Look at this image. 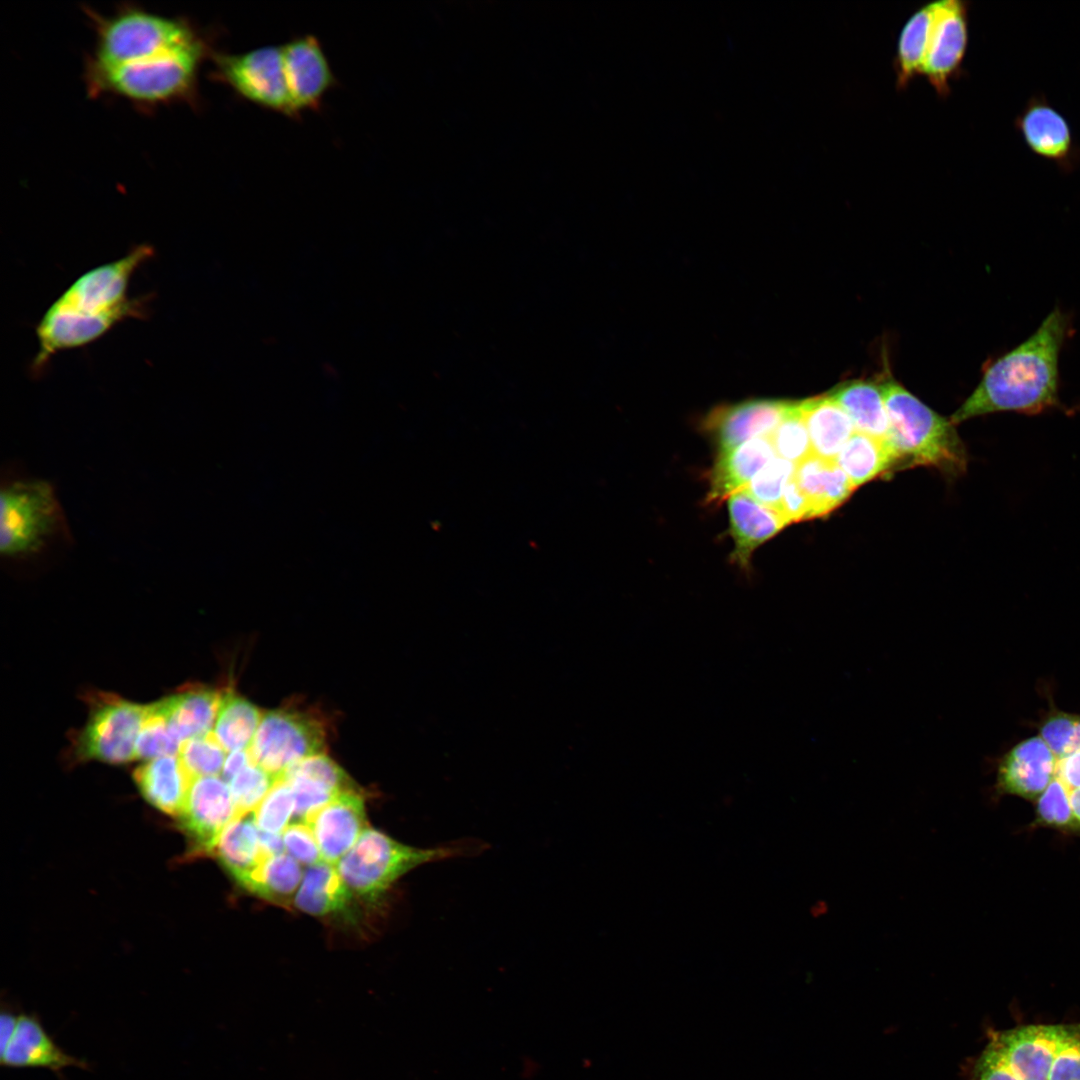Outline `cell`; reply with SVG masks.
<instances>
[{"mask_svg":"<svg viewBox=\"0 0 1080 1080\" xmlns=\"http://www.w3.org/2000/svg\"><path fill=\"white\" fill-rule=\"evenodd\" d=\"M794 480L810 503L812 519L830 514L855 490L836 461L813 453L796 464Z\"/></svg>","mask_w":1080,"mask_h":1080,"instance_id":"cell-23","label":"cell"},{"mask_svg":"<svg viewBox=\"0 0 1080 1080\" xmlns=\"http://www.w3.org/2000/svg\"><path fill=\"white\" fill-rule=\"evenodd\" d=\"M178 816L195 849L211 853L238 814L228 783L219 776H203L193 779Z\"/></svg>","mask_w":1080,"mask_h":1080,"instance_id":"cell-15","label":"cell"},{"mask_svg":"<svg viewBox=\"0 0 1080 1080\" xmlns=\"http://www.w3.org/2000/svg\"><path fill=\"white\" fill-rule=\"evenodd\" d=\"M133 777L144 798L169 815L180 814L194 779L178 755L148 760Z\"/></svg>","mask_w":1080,"mask_h":1080,"instance_id":"cell-24","label":"cell"},{"mask_svg":"<svg viewBox=\"0 0 1080 1080\" xmlns=\"http://www.w3.org/2000/svg\"><path fill=\"white\" fill-rule=\"evenodd\" d=\"M780 512L789 523L812 519L811 506L806 496L799 489L794 477L787 483L781 503Z\"/></svg>","mask_w":1080,"mask_h":1080,"instance_id":"cell-43","label":"cell"},{"mask_svg":"<svg viewBox=\"0 0 1080 1080\" xmlns=\"http://www.w3.org/2000/svg\"><path fill=\"white\" fill-rule=\"evenodd\" d=\"M181 742L174 735L156 703L150 705L135 746V758L151 760L178 755Z\"/></svg>","mask_w":1080,"mask_h":1080,"instance_id":"cell-35","label":"cell"},{"mask_svg":"<svg viewBox=\"0 0 1080 1080\" xmlns=\"http://www.w3.org/2000/svg\"><path fill=\"white\" fill-rule=\"evenodd\" d=\"M210 58L212 80L230 88L242 100L299 120L286 83L282 45H267L237 54L213 51Z\"/></svg>","mask_w":1080,"mask_h":1080,"instance_id":"cell-9","label":"cell"},{"mask_svg":"<svg viewBox=\"0 0 1080 1080\" xmlns=\"http://www.w3.org/2000/svg\"><path fill=\"white\" fill-rule=\"evenodd\" d=\"M1055 757L1056 769L1053 778L1059 780L1068 791L1080 788V743L1075 739V730L1070 744L1061 753L1055 754Z\"/></svg>","mask_w":1080,"mask_h":1080,"instance_id":"cell-42","label":"cell"},{"mask_svg":"<svg viewBox=\"0 0 1080 1080\" xmlns=\"http://www.w3.org/2000/svg\"><path fill=\"white\" fill-rule=\"evenodd\" d=\"M153 255L151 245L140 244L75 279L36 325L38 350L32 373L39 375L58 352L91 344L126 319L145 318L151 296L130 298L128 287L133 274Z\"/></svg>","mask_w":1080,"mask_h":1080,"instance_id":"cell-1","label":"cell"},{"mask_svg":"<svg viewBox=\"0 0 1080 1080\" xmlns=\"http://www.w3.org/2000/svg\"><path fill=\"white\" fill-rule=\"evenodd\" d=\"M727 499L734 541L731 558L747 568L753 552L790 523L779 510L761 504L744 489Z\"/></svg>","mask_w":1080,"mask_h":1080,"instance_id":"cell-20","label":"cell"},{"mask_svg":"<svg viewBox=\"0 0 1080 1080\" xmlns=\"http://www.w3.org/2000/svg\"><path fill=\"white\" fill-rule=\"evenodd\" d=\"M17 1021H18V1017L16 1015L8 1013V1012L7 1013H2L1 1021H0V1023H1L0 1024V1029H1V1037H0L1 1051L4 1050L5 1047L8 1045V1043L10 1042V1040H11L13 1034H14V1031H15V1028H16V1025H17Z\"/></svg>","mask_w":1080,"mask_h":1080,"instance_id":"cell-45","label":"cell"},{"mask_svg":"<svg viewBox=\"0 0 1080 1080\" xmlns=\"http://www.w3.org/2000/svg\"><path fill=\"white\" fill-rule=\"evenodd\" d=\"M301 882L299 862L281 853L264 858L240 886L273 904L289 907Z\"/></svg>","mask_w":1080,"mask_h":1080,"instance_id":"cell-31","label":"cell"},{"mask_svg":"<svg viewBox=\"0 0 1080 1080\" xmlns=\"http://www.w3.org/2000/svg\"><path fill=\"white\" fill-rule=\"evenodd\" d=\"M295 813V799L288 783L277 781L253 811L254 821L262 832L282 834Z\"/></svg>","mask_w":1080,"mask_h":1080,"instance_id":"cell-39","label":"cell"},{"mask_svg":"<svg viewBox=\"0 0 1080 1080\" xmlns=\"http://www.w3.org/2000/svg\"><path fill=\"white\" fill-rule=\"evenodd\" d=\"M150 705L107 696L91 711L79 734L77 752L85 759L124 763L135 758V746Z\"/></svg>","mask_w":1080,"mask_h":1080,"instance_id":"cell-11","label":"cell"},{"mask_svg":"<svg viewBox=\"0 0 1080 1080\" xmlns=\"http://www.w3.org/2000/svg\"><path fill=\"white\" fill-rule=\"evenodd\" d=\"M483 848L480 842L472 840L435 848H417L403 844L379 830L367 828L336 865L353 895L374 901L402 876L420 865L471 855Z\"/></svg>","mask_w":1080,"mask_h":1080,"instance_id":"cell-7","label":"cell"},{"mask_svg":"<svg viewBox=\"0 0 1080 1080\" xmlns=\"http://www.w3.org/2000/svg\"><path fill=\"white\" fill-rule=\"evenodd\" d=\"M1014 127L1027 149L1054 164L1062 173H1072L1080 165V146L1071 126L1043 94L1031 96L1014 120Z\"/></svg>","mask_w":1080,"mask_h":1080,"instance_id":"cell-13","label":"cell"},{"mask_svg":"<svg viewBox=\"0 0 1080 1080\" xmlns=\"http://www.w3.org/2000/svg\"><path fill=\"white\" fill-rule=\"evenodd\" d=\"M827 394L844 409L857 432L888 440L889 419L880 383L850 380Z\"/></svg>","mask_w":1080,"mask_h":1080,"instance_id":"cell-27","label":"cell"},{"mask_svg":"<svg viewBox=\"0 0 1080 1080\" xmlns=\"http://www.w3.org/2000/svg\"><path fill=\"white\" fill-rule=\"evenodd\" d=\"M1036 800L1035 822L1038 825L1078 830L1070 807L1068 790L1059 780L1053 778Z\"/></svg>","mask_w":1080,"mask_h":1080,"instance_id":"cell-40","label":"cell"},{"mask_svg":"<svg viewBox=\"0 0 1080 1080\" xmlns=\"http://www.w3.org/2000/svg\"><path fill=\"white\" fill-rule=\"evenodd\" d=\"M770 436L750 439L720 452L710 475L708 502H719L743 490L775 456Z\"/></svg>","mask_w":1080,"mask_h":1080,"instance_id":"cell-21","label":"cell"},{"mask_svg":"<svg viewBox=\"0 0 1080 1080\" xmlns=\"http://www.w3.org/2000/svg\"><path fill=\"white\" fill-rule=\"evenodd\" d=\"M1056 769V757L1039 736L1013 746L997 766L995 792L1028 800L1037 799L1050 784Z\"/></svg>","mask_w":1080,"mask_h":1080,"instance_id":"cell-18","label":"cell"},{"mask_svg":"<svg viewBox=\"0 0 1080 1080\" xmlns=\"http://www.w3.org/2000/svg\"><path fill=\"white\" fill-rule=\"evenodd\" d=\"M933 3L918 8L904 24L894 59L896 86L904 89L922 72L933 18Z\"/></svg>","mask_w":1080,"mask_h":1080,"instance_id":"cell-32","label":"cell"},{"mask_svg":"<svg viewBox=\"0 0 1080 1080\" xmlns=\"http://www.w3.org/2000/svg\"><path fill=\"white\" fill-rule=\"evenodd\" d=\"M794 401L755 399L726 405L712 410L704 420V428L718 447L719 453L730 450L750 439L770 436L786 417Z\"/></svg>","mask_w":1080,"mask_h":1080,"instance_id":"cell-16","label":"cell"},{"mask_svg":"<svg viewBox=\"0 0 1080 1080\" xmlns=\"http://www.w3.org/2000/svg\"><path fill=\"white\" fill-rule=\"evenodd\" d=\"M856 489L897 467L896 456L888 441L855 431L836 458Z\"/></svg>","mask_w":1080,"mask_h":1080,"instance_id":"cell-30","label":"cell"},{"mask_svg":"<svg viewBox=\"0 0 1080 1080\" xmlns=\"http://www.w3.org/2000/svg\"><path fill=\"white\" fill-rule=\"evenodd\" d=\"M1 1064L8 1067L48 1068L55 1072L67 1067H86L85 1062L58 1047L38 1019L31 1015L18 1017L14 1034L1 1051Z\"/></svg>","mask_w":1080,"mask_h":1080,"instance_id":"cell-22","label":"cell"},{"mask_svg":"<svg viewBox=\"0 0 1080 1080\" xmlns=\"http://www.w3.org/2000/svg\"><path fill=\"white\" fill-rule=\"evenodd\" d=\"M263 714L246 699L227 692L222 695L213 733L229 753L248 750Z\"/></svg>","mask_w":1080,"mask_h":1080,"instance_id":"cell-33","label":"cell"},{"mask_svg":"<svg viewBox=\"0 0 1080 1080\" xmlns=\"http://www.w3.org/2000/svg\"><path fill=\"white\" fill-rule=\"evenodd\" d=\"M973 1080H1080V1023L991 1031Z\"/></svg>","mask_w":1080,"mask_h":1080,"instance_id":"cell-4","label":"cell"},{"mask_svg":"<svg viewBox=\"0 0 1080 1080\" xmlns=\"http://www.w3.org/2000/svg\"><path fill=\"white\" fill-rule=\"evenodd\" d=\"M277 781L253 761L227 781L238 816L253 812Z\"/></svg>","mask_w":1080,"mask_h":1080,"instance_id":"cell-36","label":"cell"},{"mask_svg":"<svg viewBox=\"0 0 1080 1080\" xmlns=\"http://www.w3.org/2000/svg\"><path fill=\"white\" fill-rule=\"evenodd\" d=\"M285 849L299 863L314 865L321 853L310 825L304 821L289 824L282 833Z\"/></svg>","mask_w":1080,"mask_h":1080,"instance_id":"cell-41","label":"cell"},{"mask_svg":"<svg viewBox=\"0 0 1080 1080\" xmlns=\"http://www.w3.org/2000/svg\"><path fill=\"white\" fill-rule=\"evenodd\" d=\"M933 18L921 74L938 96L950 93V80L961 71L969 42L968 4L933 2Z\"/></svg>","mask_w":1080,"mask_h":1080,"instance_id":"cell-12","label":"cell"},{"mask_svg":"<svg viewBox=\"0 0 1080 1080\" xmlns=\"http://www.w3.org/2000/svg\"><path fill=\"white\" fill-rule=\"evenodd\" d=\"M73 544L56 489L47 479L9 465L1 473L0 558L4 568L53 566Z\"/></svg>","mask_w":1080,"mask_h":1080,"instance_id":"cell-3","label":"cell"},{"mask_svg":"<svg viewBox=\"0 0 1080 1080\" xmlns=\"http://www.w3.org/2000/svg\"><path fill=\"white\" fill-rule=\"evenodd\" d=\"M1068 314L1055 307L1019 345L992 361L951 423L995 412L1037 415L1060 408L1059 357L1070 335Z\"/></svg>","mask_w":1080,"mask_h":1080,"instance_id":"cell-2","label":"cell"},{"mask_svg":"<svg viewBox=\"0 0 1080 1080\" xmlns=\"http://www.w3.org/2000/svg\"><path fill=\"white\" fill-rule=\"evenodd\" d=\"M812 453L836 461L853 435L854 425L844 409L828 394L799 401Z\"/></svg>","mask_w":1080,"mask_h":1080,"instance_id":"cell-26","label":"cell"},{"mask_svg":"<svg viewBox=\"0 0 1080 1080\" xmlns=\"http://www.w3.org/2000/svg\"><path fill=\"white\" fill-rule=\"evenodd\" d=\"M286 83L299 119L321 110L327 94L338 85L321 42L311 34L295 36L282 45Z\"/></svg>","mask_w":1080,"mask_h":1080,"instance_id":"cell-14","label":"cell"},{"mask_svg":"<svg viewBox=\"0 0 1080 1080\" xmlns=\"http://www.w3.org/2000/svg\"><path fill=\"white\" fill-rule=\"evenodd\" d=\"M352 896L336 866L320 861L306 870L294 902L306 913L325 917L347 911Z\"/></svg>","mask_w":1080,"mask_h":1080,"instance_id":"cell-28","label":"cell"},{"mask_svg":"<svg viewBox=\"0 0 1080 1080\" xmlns=\"http://www.w3.org/2000/svg\"><path fill=\"white\" fill-rule=\"evenodd\" d=\"M888 419L890 444L899 468L929 466L959 475L967 454L951 421L941 417L899 383H880Z\"/></svg>","mask_w":1080,"mask_h":1080,"instance_id":"cell-6","label":"cell"},{"mask_svg":"<svg viewBox=\"0 0 1080 1080\" xmlns=\"http://www.w3.org/2000/svg\"><path fill=\"white\" fill-rule=\"evenodd\" d=\"M252 762L250 753L248 750H237L229 752L226 757L223 770L221 772L222 778L227 782L236 773L246 767Z\"/></svg>","mask_w":1080,"mask_h":1080,"instance_id":"cell-44","label":"cell"},{"mask_svg":"<svg viewBox=\"0 0 1080 1080\" xmlns=\"http://www.w3.org/2000/svg\"><path fill=\"white\" fill-rule=\"evenodd\" d=\"M213 50L205 37L161 54L118 65H102L88 59L85 79L91 95H113L141 106L175 102L194 103L198 98L201 65Z\"/></svg>","mask_w":1080,"mask_h":1080,"instance_id":"cell-5","label":"cell"},{"mask_svg":"<svg viewBox=\"0 0 1080 1080\" xmlns=\"http://www.w3.org/2000/svg\"><path fill=\"white\" fill-rule=\"evenodd\" d=\"M226 752L212 731L182 742L178 756L188 773L196 778L221 774Z\"/></svg>","mask_w":1080,"mask_h":1080,"instance_id":"cell-34","label":"cell"},{"mask_svg":"<svg viewBox=\"0 0 1080 1080\" xmlns=\"http://www.w3.org/2000/svg\"><path fill=\"white\" fill-rule=\"evenodd\" d=\"M770 439L776 454L792 463L797 464L812 454L810 438L800 411L799 401H794L786 417L770 435Z\"/></svg>","mask_w":1080,"mask_h":1080,"instance_id":"cell-37","label":"cell"},{"mask_svg":"<svg viewBox=\"0 0 1080 1080\" xmlns=\"http://www.w3.org/2000/svg\"><path fill=\"white\" fill-rule=\"evenodd\" d=\"M223 694L191 688L156 703L170 729L182 743L213 731Z\"/></svg>","mask_w":1080,"mask_h":1080,"instance_id":"cell-25","label":"cell"},{"mask_svg":"<svg viewBox=\"0 0 1080 1080\" xmlns=\"http://www.w3.org/2000/svg\"><path fill=\"white\" fill-rule=\"evenodd\" d=\"M281 780L292 790L294 816L304 822L339 794L355 790L345 772L323 753L296 763Z\"/></svg>","mask_w":1080,"mask_h":1080,"instance_id":"cell-19","label":"cell"},{"mask_svg":"<svg viewBox=\"0 0 1080 1080\" xmlns=\"http://www.w3.org/2000/svg\"><path fill=\"white\" fill-rule=\"evenodd\" d=\"M96 32V46L88 59L102 65H118L146 59L201 38L182 18L168 17L126 6L112 15L87 11Z\"/></svg>","mask_w":1080,"mask_h":1080,"instance_id":"cell-8","label":"cell"},{"mask_svg":"<svg viewBox=\"0 0 1080 1080\" xmlns=\"http://www.w3.org/2000/svg\"><path fill=\"white\" fill-rule=\"evenodd\" d=\"M216 856L241 885L249 873L266 858L260 844L253 812L236 817L222 833L215 848Z\"/></svg>","mask_w":1080,"mask_h":1080,"instance_id":"cell-29","label":"cell"},{"mask_svg":"<svg viewBox=\"0 0 1080 1080\" xmlns=\"http://www.w3.org/2000/svg\"><path fill=\"white\" fill-rule=\"evenodd\" d=\"M796 464L781 457L768 462L744 488L761 504L780 511L782 495L794 477Z\"/></svg>","mask_w":1080,"mask_h":1080,"instance_id":"cell-38","label":"cell"},{"mask_svg":"<svg viewBox=\"0 0 1080 1080\" xmlns=\"http://www.w3.org/2000/svg\"><path fill=\"white\" fill-rule=\"evenodd\" d=\"M306 823L313 830L323 861L337 864L368 828L363 797L356 790L343 792Z\"/></svg>","mask_w":1080,"mask_h":1080,"instance_id":"cell-17","label":"cell"},{"mask_svg":"<svg viewBox=\"0 0 1080 1080\" xmlns=\"http://www.w3.org/2000/svg\"><path fill=\"white\" fill-rule=\"evenodd\" d=\"M324 739L317 720L299 712L274 710L263 714L248 751L254 763L281 780L296 763L321 754Z\"/></svg>","mask_w":1080,"mask_h":1080,"instance_id":"cell-10","label":"cell"},{"mask_svg":"<svg viewBox=\"0 0 1080 1080\" xmlns=\"http://www.w3.org/2000/svg\"><path fill=\"white\" fill-rule=\"evenodd\" d=\"M1068 798L1074 820L1076 822L1078 831H1080V788L1069 790Z\"/></svg>","mask_w":1080,"mask_h":1080,"instance_id":"cell-46","label":"cell"}]
</instances>
